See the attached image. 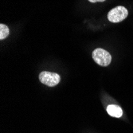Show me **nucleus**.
Here are the masks:
<instances>
[{
  "mask_svg": "<svg viewBox=\"0 0 133 133\" xmlns=\"http://www.w3.org/2000/svg\"><path fill=\"white\" fill-rule=\"evenodd\" d=\"M92 58L101 66H108L112 62L111 54L101 48H97L92 52Z\"/></svg>",
  "mask_w": 133,
  "mask_h": 133,
  "instance_id": "1",
  "label": "nucleus"
},
{
  "mask_svg": "<svg viewBox=\"0 0 133 133\" xmlns=\"http://www.w3.org/2000/svg\"><path fill=\"white\" fill-rule=\"evenodd\" d=\"M128 10L121 6L112 9L108 14V19L111 22H119L124 20L128 16Z\"/></svg>",
  "mask_w": 133,
  "mask_h": 133,
  "instance_id": "2",
  "label": "nucleus"
},
{
  "mask_svg": "<svg viewBox=\"0 0 133 133\" xmlns=\"http://www.w3.org/2000/svg\"><path fill=\"white\" fill-rule=\"evenodd\" d=\"M39 80L43 84L47 86L53 87L56 86L57 84L61 81L60 75L56 72H42L39 75Z\"/></svg>",
  "mask_w": 133,
  "mask_h": 133,
  "instance_id": "3",
  "label": "nucleus"
},
{
  "mask_svg": "<svg viewBox=\"0 0 133 133\" xmlns=\"http://www.w3.org/2000/svg\"><path fill=\"white\" fill-rule=\"evenodd\" d=\"M106 111L111 116L116 117V118L121 117L123 115V111L121 109V108L116 104H109L107 107Z\"/></svg>",
  "mask_w": 133,
  "mask_h": 133,
  "instance_id": "4",
  "label": "nucleus"
},
{
  "mask_svg": "<svg viewBox=\"0 0 133 133\" xmlns=\"http://www.w3.org/2000/svg\"><path fill=\"white\" fill-rule=\"evenodd\" d=\"M9 35V28L4 25V24H0V39H5Z\"/></svg>",
  "mask_w": 133,
  "mask_h": 133,
  "instance_id": "5",
  "label": "nucleus"
},
{
  "mask_svg": "<svg viewBox=\"0 0 133 133\" xmlns=\"http://www.w3.org/2000/svg\"><path fill=\"white\" fill-rule=\"evenodd\" d=\"M90 3H97V2H104L105 0H89Z\"/></svg>",
  "mask_w": 133,
  "mask_h": 133,
  "instance_id": "6",
  "label": "nucleus"
}]
</instances>
